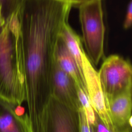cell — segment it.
<instances>
[{
    "instance_id": "ba28073f",
    "label": "cell",
    "mask_w": 132,
    "mask_h": 132,
    "mask_svg": "<svg viewBox=\"0 0 132 132\" xmlns=\"http://www.w3.org/2000/svg\"><path fill=\"white\" fill-rule=\"evenodd\" d=\"M21 109L0 97V132H33L27 113Z\"/></svg>"
},
{
    "instance_id": "7a4b0ae2",
    "label": "cell",
    "mask_w": 132,
    "mask_h": 132,
    "mask_svg": "<svg viewBox=\"0 0 132 132\" xmlns=\"http://www.w3.org/2000/svg\"><path fill=\"white\" fill-rule=\"evenodd\" d=\"M21 6L8 13L0 30V97L17 106L25 101Z\"/></svg>"
},
{
    "instance_id": "30bf717a",
    "label": "cell",
    "mask_w": 132,
    "mask_h": 132,
    "mask_svg": "<svg viewBox=\"0 0 132 132\" xmlns=\"http://www.w3.org/2000/svg\"><path fill=\"white\" fill-rule=\"evenodd\" d=\"M54 59L57 65L69 75L75 81L78 88L88 96L84 75L60 37L56 44Z\"/></svg>"
},
{
    "instance_id": "9a60e30c",
    "label": "cell",
    "mask_w": 132,
    "mask_h": 132,
    "mask_svg": "<svg viewBox=\"0 0 132 132\" xmlns=\"http://www.w3.org/2000/svg\"><path fill=\"white\" fill-rule=\"evenodd\" d=\"M61 1H64L65 2H67L70 4V5H71L72 6H77L78 7L81 4L90 0H61Z\"/></svg>"
},
{
    "instance_id": "4fadbf2b",
    "label": "cell",
    "mask_w": 132,
    "mask_h": 132,
    "mask_svg": "<svg viewBox=\"0 0 132 132\" xmlns=\"http://www.w3.org/2000/svg\"><path fill=\"white\" fill-rule=\"evenodd\" d=\"M80 121V132H92L91 125L89 122L84 109L79 110Z\"/></svg>"
},
{
    "instance_id": "8992f818",
    "label": "cell",
    "mask_w": 132,
    "mask_h": 132,
    "mask_svg": "<svg viewBox=\"0 0 132 132\" xmlns=\"http://www.w3.org/2000/svg\"><path fill=\"white\" fill-rule=\"evenodd\" d=\"M82 70L88 96L91 107L109 129L116 130L108 113L106 100L98 80L97 72L86 53L82 58Z\"/></svg>"
},
{
    "instance_id": "7c38bea8",
    "label": "cell",
    "mask_w": 132,
    "mask_h": 132,
    "mask_svg": "<svg viewBox=\"0 0 132 132\" xmlns=\"http://www.w3.org/2000/svg\"><path fill=\"white\" fill-rule=\"evenodd\" d=\"M92 132H132V127L122 130H114L109 129L95 112V119L91 124Z\"/></svg>"
},
{
    "instance_id": "8fae6325",
    "label": "cell",
    "mask_w": 132,
    "mask_h": 132,
    "mask_svg": "<svg viewBox=\"0 0 132 132\" xmlns=\"http://www.w3.org/2000/svg\"><path fill=\"white\" fill-rule=\"evenodd\" d=\"M69 52L73 57L80 71L83 74L82 58L86 53L82 47L81 40L75 31L66 23L63 26L60 35Z\"/></svg>"
},
{
    "instance_id": "5bb4252c",
    "label": "cell",
    "mask_w": 132,
    "mask_h": 132,
    "mask_svg": "<svg viewBox=\"0 0 132 132\" xmlns=\"http://www.w3.org/2000/svg\"><path fill=\"white\" fill-rule=\"evenodd\" d=\"M132 22V2L130 0L129 2L126 12L125 20L123 23V27L125 29L129 28L131 25Z\"/></svg>"
},
{
    "instance_id": "9c48e42d",
    "label": "cell",
    "mask_w": 132,
    "mask_h": 132,
    "mask_svg": "<svg viewBox=\"0 0 132 132\" xmlns=\"http://www.w3.org/2000/svg\"><path fill=\"white\" fill-rule=\"evenodd\" d=\"M108 113L116 130H122L131 126V91L106 101Z\"/></svg>"
},
{
    "instance_id": "52a82bcc",
    "label": "cell",
    "mask_w": 132,
    "mask_h": 132,
    "mask_svg": "<svg viewBox=\"0 0 132 132\" xmlns=\"http://www.w3.org/2000/svg\"><path fill=\"white\" fill-rule=\"evenodd\" d=\"M51 96L67 106L79 111L82 108L79 90L74 80L54 63Z\"/></svg>"
},
{
    "instance_id": "6da1fadb",
    "label": "cell",
    "mask_w": 132,
    "mask_h": 132,
    "mask_svg": "<svg viewBox=\"0 0 132 132\" xmlns=\"http://www.w3.org/2000/svg\"><path fill=\"white\" fill-rule=\"evenodd\" d=\"M72 6L61 0H24L20 9L25 102L33 132L51 96L55 51Z\"/></svg>"
},
{
    "instance_id": "2e32d148",
    "label": "cell",
    "mask_w": 132,
    "mask_h": 132,
    "mask_svg": "<svg viewBox=\"0 0 132 132\" xmlns=\"http://www.w3.org/2000/svg\"><path fill=\"white\" fill-rule=\"evenodd\" d=\"M6 21V18L3 14V5L0 2V30L5 25Z\"/></svg>"
},
{
    "instance_id": "3957f363",
    "label": "cell",
    "mask_w": 132,
    "mask_h": 132,
    "mask_svg": "<svg viewBox=\"0 0 132 132\" xmlns=\"http://www.w3.org/2000/svg\"><path fill=\"white\" fill-rule=\"evenodd\" d=\"M78 8L87 56L93 65H97L104 55L105 29L102 0L89 1Z\"/></svg>"
},
{
    "instance_id": "277c9868",
    "label": "cell",
    "mask_w": 132,
    "mask_h": 132,
    "mask_svg": "<svg viewBox=\"0 0 132 132\" xmlns=\"http://www.w3.org/2000/svg\"><path fill=\"white\" fill-rule=\"evenodd\" d=\"M106 102L132 91V69L130 62L118 55L107 57L97 72Z\"/></svg>"
},
{
    "instance_id": "5b68a950",
    "label": "cell",
    "mask_w": 132,
    "mask_h": 132,
    "mask_svg": "<svg viewBox=\"0 0 132 132\" xmlns=\"http://www.w3.org/2000/svg\"><path fill=\"white\" fill-rule=\"evenodd\" d=\"M39 132H80L79 111L51 96L41 116Z\"/></svg>"
}]
</instances>
